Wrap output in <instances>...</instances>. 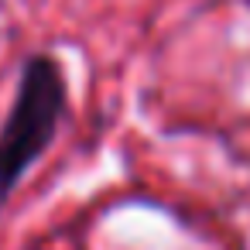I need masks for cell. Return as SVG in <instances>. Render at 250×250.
Wrapping results in <instances>:
<instances>
[{
  "label": "cell",
  "instance_id": "obj_1",
  "mask_svg": "<svg viewBox=\"0 0 250 250\" xmlns=\"http://www.w3.org/2000/svg\"><path fill=\"white\" fill-rule=\"evenodd\" d=\"M69 117V72L55 52H31L0 124V206L55 144Z\"/></svg>",
  "mask_w": 250,
  "mask_h": 250
}]
</instances>
